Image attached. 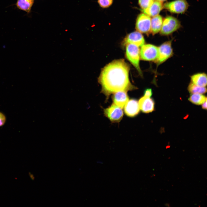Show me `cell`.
I'll use <instances>...</instances> for the list:
<instances>
[{
    "label": "cell",
    "mask_w": 207,
    "mask_h": 207,
    "mask_svg": "<svg viewBox=\"0 0 207 207\" xmlns=\"http://www.w3.org/2000/svg\"><path fill=\"white\" fill-rule=\"evenodd\" d=\"M125 45L127 59L135 67L140 75H142L139 64L140 54L139 47L129 43L126 44Z\"/></svg>",
    "instance_id": "7a4b0ae2"
},
{
    "label": "cell",
    "mask_w": 207,
    "mask_h": 207,
    "mask_svg": "<svg viewBox=\"0 0 207 207\" xmlns=\"http://www.w3.org/2000/svg\"><path fill=\"white\" fill-rule=\"evenodd\" d=\"M30 177L32 180H34V177L32 175L30 174Z\"/></svg>",
    "instance_id": "cb8c5ba5"
},
{
    "label": "cell",
    "mask_w": 207,
    "mask_h": 207,
    "mask_svg": "<svg viewBox=\"0 0 207 207\" xmlns=\"http://www.w3.org/2000/svg\"><path fill=\"white\" fill-rule=\"evenodd\" d=\"M6 118L2 113L0 112V126L3 125L5 122Z\"/></svg>",
    "instance_id": "7402d4cb"
},
{
    "label": "cell",
    "mask_w": 207,
    "mask_h": 207,
    "mask_svg": "<svg viewBox=\"0 0 207 207\" xmlns=\"http://www.w3.org/2000/svg\"><path fill=\"white\" fill-rule=\"evenodd\" d=\"M188 90L191 93H199L202 94L206 92V88L197 85L191 82L188 87Z\"/></svg>",
    "instance_id": "ac0fdd59"
},
{
    "label": "cell",
    "mask_w": 207,
    "mask_h": 207,
    "mask_svg": "<svg viewBox=\"0 0 207 207\" xmlns=\"http://www.w3.org/2000/svg\"><path fill=\"white\" fill-rule=\"evenodd\" d=\"M191 82L199 86L205 87L207 85V75L204 73H198L191 76Z\"/></svg>",
    "instance_id": "9a60e30c"
},
{
    "label": "cell",
    "mask_w": 207,
    "mask_h": 207,
    "mask_svg": "<svg viewBox=\"0 0 207 207\" xmlns=\"http://www.w3.org/2000/svg\"><path fill=\"white\" fill-rule=\"evenodd\" d=\"M206 99V97L202 94L193 93L190 96L189 100L194 104L199 105L202 104Z\"/></svg>",
    "instance_id": "e0dca14e"
},
{
    "label": "cell",
    "mask_w": 207,
    "mask_h": 207,
    "mask_svg": "<svg viewBox=\"0 0 207 207\" xmlns=\"http://www.w3.org/2000/svg\"><path fill=\"white\" fill-rule=\"evenodd\" d=\"M171 42V41H166L158 47V57L155 62L158 64L164 62L172 55L173 52Z\"/></svg>",
    "instance_id": "8992f818"
},
{
    "label": "cell",
    "mask_w": 207,
    "mask_h": 207,
    "mask_svg": "<svg viewBox=\"0 0 207 207\" xmlns=\"http://www.w3.org/2000/svg\"><path fill=\"white\" fill-rule=\"evenodd\" d=\"M34 0H17L16 3L19 9L29 13L34 2Z\"/></svg>",
    "instance_id": "2e32d148"
},
{
    "label": "cell",
    "mask_w": 207,
    "mask_h": 207,
    "mask_svg": "<svg viewBox=\"0 0 207 207\" xmlns=\"http://www.w3.org/2000/svg\"><path fill=\"white\" fill-rule=\"evenodd\" d=\"M124 107L125 114L128 117H135L139 112L138 102L135 99H131L128 101Z\"/></svg>",
    "instance_id": "30bf717a"
},
{
    "label": "cell",
    "mask_w": 207,
    "mask_h": 207,
    "mask_svg": "<svg viewBox=\"0 0 207 207\" xmlns=\"http://www.w3.org/2000/svg\"><path fill=\"white\" fill-rule=\"evenodd\" d=\"M104 114L112 122H119L123 116V112L122 108L114 103L104 109Z\"/></svg>",
    "instance_id": "52a82bcc"
},
{
    "label": "cell",
    "mask_w": 207,
    "mask_h": 207,
    "mask_svg": "<svg viewBox=\"0 0 207 207\" xmlns=\"http://www.w3.org/2000/svg\"><path fill=\"white\" fill-rule=\"evenodd\" d=\"M181 26L180 21L176 18L168 16L163 20L160 34L163 35H168L175 31Z\"/></svg>",
    "instance_id": "3957f363"
},
{
    "label": "cell",
    "mask_w": 207,
    "mask_h": 207,
    "mask_svg": "<svg viewBox=\"0 0 207 207\" xmlns=\"http://www.w3.org/2000/svg\"><path fill=\"white\" fill-rule=\"evenodd\" d=\"M154 0H139L138 3L142 9H146L150 6Z\"/></svg>",
    "instance_id": "d6986e66"
},
{
    "label": "cell",
    "mask_w": 207,
    "mask_h": 207,
    "mask_svg": "<svg viewBox=\"0 0 207 207\" xmlns=\"http://www.w3.org/2000/svg\"><path fill=\"white\" fill-rule=\"evenodd\" d=\"M158 47L152 44H144L140 50V58L141 60L147 61H155L158 56Z\"/></svg>",
    "instance_id": "277c9868"
},
{
    "label": "cell",
    "mask_w": 207,
    "mask_h": 207,
    "mask_svg": "<svg viewBox=\"0 0 207 207\" xmlns=\"http://www.w3.org/2000/svg\"><path fill=\"white\" fill-rule=\"evenodd\" d=\"M138 103L140 109L143 113H149L154 110V101L149 97L145 96L141 97Z\"/></svg>",
    "instance_id": "8fae6325"
},
{
    "label": "cell",
    "mask_w": 207,
    "mask_h": 207,
    "mask_svg": "<svg viewBox=\"0 0 207 207\" xmlns=\"http://www.w3.org/2000/svg\"><path fill=\"white\" fill-rule=\"evenodd\" d=\"M152 91L151 89L150 88L145 89L144 92V96L150 97L152 95Z\"/></svg>",
    "instance_id": "44dd1931"
},
{
    "label": "cell",
    "mask_w": 207,
    "mask_h": 207,
    "mask_svg": "<svg viewBox=\"0 0 207 207\" xmlns=\"http://www.w3.org/2000/svg\"><path fill=\"white\" fill-rule=\"evenodd\" d=\"M145 43L143 36L141 33L138 31H135L128 34L125 38L123 41V44L125 45L127 43L136 45L138 47H141Z\"/></svg>",
    "instance_id": "9c48e42d"
},
{
    "label": "cell",
    "mask_w": 207,
    "mask_h": 207,
    "mask_svg": "<svg viewBox=\"0 0 207 207\" xmlns=\"http://www.w3.org/2000/svg\"><path fill=\"white\" fill-rule=\"evenodd\" d=\"M202 108L204 109H206L207 108V100L202 105Z\"/></svg>",
    "instance_id": "603a6c76"
},
{
    "label": "cell",
    "mask_w": 207,
    "mask_h": 207,
    "mask_svg": "<svg viewBox=\"0 0 207 207\" xmlns=\"http://www.w3.org/2000/svg\"><path fill=\"white\" fill-rule=\"evenodd\" d=\"M163 18L161 16L158 15L151 19L150 32L155 34L160 32L162 27Z\"/></svg>",
    "instance_id": "5bb4252c"
},
{
    "label": "cell",
    "mask_w": 207,
    "mask_h": 207,
    "mask_svg": "<svg viewBox=\"0 0 207 207\" xmlns=\"http://www.w3.org/2000/svg\"><path fill=\"white\" fill-rule=\"evenodd\" d=\"M163 8L162 2L155 1L149 7L142 9V11L144 13L150 16L154 17L158 15Z\"/></svg>",
    "instance_id": "4fadbf2b"
},
{
    "label": "cell",
    "mask_w": 207,
    "mask_h": 207,
    "mask_svg": "<svg viewBox=\"0 0 207 207\" xmlns=\"http://www.w3.org/2000/svg\"><path fill=\"white\" fill-rule=\"evenodd\" d=\"M127 92L119 91L114 93L112 97L113 103L122 108L129 100Z\"/></svg>",
    "instance_id": "7c38bea8"
},
{
    "label": "cell",
    "mask_w": 207,
    "mask_h": 207,
    "mask_svg": "<svg viewBox=\"0 0 207 207\" xmlns=\"http://www.w3.org/2000/svg\"><path fill=\"white\" fill-rule=\"evenodd\" d=\"M189 6L187 0H176L165 3L163 5V8L171 13L179 14L186 12Z\"/></svg>",
    "instance_id": "5b68a950"
},
{
    "label": "cell",
    "mask_w": 207,
    "mask_h": 207,
    "mask_svg": "<svg viewBox=\"0 0 207 207\" xmlns=\"http://www.w3.org/2000/svg\"><path fill=\"white\" fill-rule=\"evenodd\" d=\"M155 1H159L161 2H163L165 1H166L167 0H154Z\"/></svg>",
    "instance_id": "d4e9b609"
},
{
    "label": "cell",
    "mask_w": 207,
    "mask_h": 207,
    "mask_svg": "<svg viewBox=\"0 0 207 207\" xmlns=\"http://www.w3.org/2000/svg\"><path fill=\"white\" fill-rule=\"evenodd\" d=\"M151 18L144 13L139 15L136 19V29L137 31L147 34L150 32Z\"/></svg>",
    "instance_id": "ba28073f"
},
{
    "label": "cell",
    "mask_w": 207,
    "mask_h": 207,
    "mask_svg": "<svg viewBox=\"0 0 207 207\" xmlns=\"http://www.w3.org/2000/svg\"><path fill=\"white\" fill-rule=\"evenodd\" d=\"M130 67L123 59L115 60L102 70L98 78L101 92L108 98L110 94L119 91L127 92L136 89L129 80Z\"/></svg>",
    "instance_id": "6da1fadb"
},
{
    "label": "cell",
    "mask_w": 207,
    "mask_h": 207,
    "mask_svg": "<svg viewBox=\"0 0 207 207\" xmlns=\"http://www.w3.org/2000/svg\"><path fill=\"white\" fill-rule=\"evenodd\" d=\"M113 1V0H98V2L101 7L106 8L112 5Z\"/></svg>",
    "instance_id": "ffe728a7"
}]
</instances>
